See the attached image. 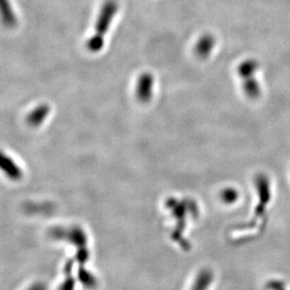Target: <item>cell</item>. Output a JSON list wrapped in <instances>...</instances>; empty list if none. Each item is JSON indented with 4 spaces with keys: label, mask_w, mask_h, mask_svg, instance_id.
Returning <instances> with one entry per match:
<instances>
[{
    "label": "cell",
    "mask_w": 290,
    "mask_h": 290,
    "mask_svg": "<svg viewBox=\"0 0 290 290\" xmlns=\"http://www.w3.org/2000/svg\"><path fill=\"white\" fill-rule=\"evenodd\" d=\"M215 45V39L211 35H205L198 40L196 45V53L200 58H207L211 55Z\"/></svg>",
    "instance_id": "5b68a950"
},
{
    "label": "cell",
    "mask_w": 290,
    "mask_h": 290,
    "mask_svg": "<svg viewBox=\"0 0 290 290\" xmlns=\"http://www.w3.org/2000/svg\"><path fill=\"white\" fill-rule=\"evenodd\" d=\"M116 9L117 6L114 1H108L107 4H105L97 23L96 33L87 42V46L90 51L97 52L103 47L104 35L108 29L111 20L116 14Z\"/></svg>",
    "instance_id": "6da1fadb"
},
{
    "label": "cell",
    "mask_w": 290,
    "mask_h": 290,
    "mask_svg": "<svg viewBox=\"0 0 290 290\" xmlns=\"http://www.w3.org/2000/svg\"><path fill=\"white\" fill-rule=\"evenodd\" d=\"M242 87L245 95L252 100H255L261 95L260 84L254 76L243 80Z\"/></svg>",
    "instance_id": "277c9868"
},
{
    "label": "cell",
    "mask_w": 290,
    "mask_h": 290,
    "mask_svg": "<svg viewBox=\"0 0 290 290\" xmlns=\"http://www.w3.org/2000/svg\"><path fill=\"white\" fill-rule=\"evenodd\" d=\"M153 86V78L150 74H143L138 82L137 95L142 101H147L151 97Z\"/></svg>",
    "instance_id": "7a4b0ae2"
},
{
    "label": "cell",
    "mask_w": 290,
    "mask_h": 290,
    "mask_svg": "<svg viewBox=\"0 0 290 290\" xmlns=\"http://www.w3.org/2000/svg\"><path fill=\"white\" fill-rule=\"evenodd\" d=\"M259 69V63L254 58H249L243 60L238 67V74L242 78V80L254 77L256 72Z\"/></svg>",
    "instance_id": "3957f363"
}]
</instances>
